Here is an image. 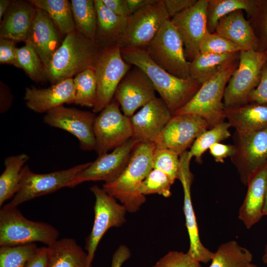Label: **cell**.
Here are the masks:
<instances>
[{
  "mask_svg": "<svg viewBox=\"0 0 267 267\" xmlns=\"http://www.w3.org/2000/svg\"><path fill=\"white\" fill-rule=\"evenodd\" d=\"M121 54L126 62L146 73L173 115L192 98L202 85L191 78L183 79L170 74L156 64L144 49L121 48Z\"/></svg>",
  "mask_w": 267,
  "mask_h": 267,
  "instance_id": "cell-1",
  "label": "cell"
},
{
  "mask_svg": "<svg viewBox=\"0 0 267 267\" xmlns=\"http://www.w3.org/2000/svg\"><path fill=\"white\" fill-rule=\"evenodd\" d=\"M155 148L154 143H137L121 175L115 180L103 185V189L118 200L127 212H137L146 201L145 196L140 192V187L153 169L152 156Z\"/></svg>",
  "mask_w": 267,
  "mask_h": 267,
  "instance_id": "cell-2",
  "label": "cell"
},
{
  "mask_svg": "<svg viewBox=\"0 0 267 267\" xmlns=\"http://www.w3.org/2000/svg\"><path fill=\"white\" fill-rule=\"evenodd\" d=\"M102 50L96 42L76 30L68 34L45 70L46 80L54 85L88 69H94Z\"/></svg>",
  "mask_w": 267,
  "mask_h": 267,
  "instance_id": "cell-3",
  "label": "cell"
},
{
  "mask_svg": "<svg viewBox=\"0 0 267 267\" xmlns=\"http://www.w3.org/2000/svg\"><path fill=\"white\" fill-rule=\"evenodd\" d=\"M236 60L202 84L192 98L174 115L190 114L203 118L209 129L224 121L223 102L224 90L232 74L237 67Z\"/></svg>",
  "mask_w": 267,
  "mask_h": 267,
  "instance_id": "cell-4",
  "label": "cell"
},
{
  "mask_svg": "<svg viewBox=\"0 0 267 267\" xmlns=\"http://www.w3.org/2000/svg\"><path fill=\"white\" fill-rule=\"evenodd\" d=\"M59 232L51 225L25 218L7 204L0 210V247L21 245L35 242L48 246L58 240Z\"/></svg>",
  "mask_w": 267,
  "mask_h": 267,
  "instance_id": "cell-5",
  "label": "cell"
},
{
  "mask_svg": "<svg viewBox=\"0 0 267 267\" xmlns=\"http://www.w3.org/2000/svg\"><path fill=\"white\" fill-rule=\"evenodd\" d=\"M267 62L266 52L259 50L240 51L239 63L224 90V108L248 103L250 93L258 86L262 70Z\"/></svg>",
  "mask_w": 267,
  "mask_h": 267,
  "instance_id": "cell-6",
  "label": "cell"
},
{
  "mask_svg": "<svg viewBox=\"0 0 267 267\" xmlns=\"http://www.w3.org/2000/svg\"><path fill=\"white\" fill-rule=\"evenodd\" d=\"M144 49L156 64L170 74L183 79L190 78L183 43L171 19L165 22Z\"/></svg>",
  "mask_w": 267,
  "mask_h": 267,
  "instance_id": "cell-7",
  "label": "cell"
},
{
  "mask_svg": "<svg viewBox=\"0 0 267 267\" xmlns=\"http://www.w3.org/2000/svg\"><path fill=\"white\" fill-rule=\"evenodd\" d=\"M91 162L76 165L70 168L46 174H37L28 166L21 171L18 191L7 204L12 207L36 197L49 194L63 188L69 187L70 183Z\"/></svg>",
  "mask_w": 267,
  "mask_h": 267,
  "instance_id": "cell-8",
  "label": "cell"
},
{
  "mask_svg": "<svg viewBox=\"0 0 267 267\" xmlns=\"http://www.w3.org/2000/svg\"><path fill=\"white\" fill-rule=\"evenodd\" d=\"M132 66L123 59L119 44L102 50L94 67L97 93L93 112H100L112 101L118 86Z\"/></svg>",
  "mask_w": 267,
  "mask_h": 267,
  "instance_id": "cell-9",
  "label": "cell"
},
{
  "mask_svg": "<svg viewBox=\"0 0 267 267\" xmlns=\"http://www.w3.org/2000/svg\"><path fill=\"white\" fill-rule=\"evenodd\" d=\"M169 19L162 0H156L137 11L128 17L127 28L119 43L121 48L144 49Z\"/></svg>",
  "mask_w": 267,
  "mask_h": 267,
  "instance_id": "cell-10",
  "label": "cell"
},
{
  "mask_svg": "<svg viewBox=\"0 0 267 267\" xmlns=\"http://www.w3.org/2000/svg\"><path fill=\"white\" fill-rule=\"evenodd\" d=\"M93 130L98 155L121 146L133 136L130 118L121 112L114 99L96 116Z\"/></svg>",
  "mask_w": 267,
  "mask_h": 267,
  "instance_id": "cell-11",
  "label": "cell"
},
{
  "mask_svg": "<svg viewBox=\"0 0 267 267\" xmlns=\"http://www.w3.org/2000/svg\"><path fill=\"white\" fill-rule=\"evenodd\" d=\"M89 189L95 198L94 219L91 231L86 239L85 248L91 267L95 251L102 237L110 228L120 226L126 222L127 210L102 188L94 185Z\"/></svg>",
  "mask_w": 267,
  "mask_h": 267,
  "instance_id": "cell-12",
  "label": "cell"
},
{
  "mask_svg": "<svg viewBox=\"0 0 267 267\" xmlns=\"http://www.w3.org/2000/svg\"><path fill=\"white\" fill-rule=\"evenodd\" d=\"M230 157L241 181L247 185L253 173L267 161V128L244 134L234 133Z\"/></svg>",
  "mask_w": 267,
  "mask_h": 267,
  "instance_id": "cell-13",
  "label": "cell"
},
{
  "mask_svg": "<svg viewBox=\"0 0 267 267\" xmlns=\"http://www.w3.org/2000/svg\"><path fill=\"white\" fill-rule=\"evenodd\" d=\"M96 117L94 112L62 105L46 112L43 120L48 126L66 131L75 136L81 149L91 151L95 150L93 125Z\"/></svg>",
  "mask_w": 267,
  "mask_h": 267,
  "instance_id": "cell-14",
  "label": "cell"
},
{
  "mask_svg": "<svg viewBox=\"0 0 267 267\" xmlns=\"http://www.w3.org/2000/svg\"><path fill=\"white\" fill-rule=\"evenodd\" d=\"M208 129L207 122L198 116L174 115L155 141V147L169 149L180 155Z\"/></svg>",
  "mask_w": 267,
  "mask_h": 267,
  "instance_id": "cell-15",
  "label": "cell"
},
{
  "mask_svg": "<svg viewBox=\"0 0 267 267\" xmlns=\"http://www.w3.org/2000/svg\"><path fill=\"white\" fill-rule=\"evenodd\" d=\"M138 143L132 137L111 152L98 155L96 160L74 178L69 187L74 188L86 181H103L108 183L115 180L126 168Z\"/></svg>",
  "mask_w": 267,
  "mask_h": 267,
  "instance_id": "cell-16",
  "label": "cell"
},
{
  "mask_svg": "<svg viewBox=\"0 0 267 267\" xmlns=\"http://www.w3.org/2000/svg\"><path fill=\"white\" fill-rule=\"evenodd\" d=\"M191 159L188 151L179 155L178 177L183 188V212L189 238V247L187 253L192 260L206 264L211 261L214 252L206 248L200 239L198 224L191 201V186L193 180V175L190 169Z\"/></svg>",
  "mask_w": 267,
  "mask_h": 267,
  "instance_id": "cell-17",
  "label": "cell"
},
{
  "mask_svg": "<svg viewBox=\"0 0 267 267\" xmlns=\"http://www.w3.org/2000/svg\"><path fill=\"white\" fill-rule=\"evenodd\" d=\"M208 0H198L192 7L171 19L183 44L186 58L191 62L200 52L201 43L209 32L207 10Z\"/></svg>",
  "mask_w": 267,
  "mask_h": 267,
  "instance_id": "cell-18",
  "label": "cell"
},
{
  "mask_svg": "<svg viewBox=\"0 0 267 267\" xmlns=\"http://www.w3.org/2000/svg\"><path fill=\"white\" fill-rule=\"evenodd\" d=\"M155 92L146 73L140 68L133 66L118 86L114 99L121 106L123 113L131 118L137 109L156 97Z\"/></svg>",
  "mask_w": 267,
  "mask_h": 267,
  "instance_id": "cell-19",
  "label": "cell"
},
{
  "mask_svg": "<svg viewBox=\"0 0 267 267\" xmlns=\"http://www.w3.org/2000/svg\"><path fill=\"white\" fill-rule=\"evenodd\" d=\"M172 116L164 100L155 97L130 118L133 137L138 142L154 143Z\"/></svg>",
  "mask_w": 267,
  "mask_h": 267,
  "instance_id": "cell-20",
  "label": "cell"
},
{
  "mask_svg": "<svg viewBox=\"0 0 267 267\" xmlns=\"http://www.w3.org/2000/svg\"><path fill=\"white\" fill-rule=\"evenodd\" d=\"M62 34L44 10L37 8L36 16L25 44L36 51L46 69L51 58L61 45Z\"/></svg>",
  "mask_w": 267,
  "mask_h": 267,
  "instance_id": "cell-21",
  "label": "cell"
},
{
  "mask_svg": "<svg viewBox=\"0 0 267 267\" xmlns=\"http://www.w3.org/2000/svg\"><path fill=\"white\" fill-rule=\"evenodd\" d=\"M75 98L73 78L65 79L47 88H26L24 96L26 106L39 113H46L65 103H74Z\"/></svg>",
  "mask_w": 267,
  "mask_h": 267,
  "instance_id": "cell-22",
  "label": "cell"
},
{
  "mask_svg": "<svg viewBox=\"0 0 267 267\" xmlns=\"http://www.w3.org/2000/svg\"><path fill=\"white\" fill-rule=\"evenodd\" d=\"M247 191L240 207L238 218L247 229L264 216L263 211L267 187V161L251 176Z\"/></svg>",
  "mask_w": 267,
  "mask_h": 267,
  "instance_id": "cell-23",
  "label": "cell"
},
{
  "mask_svg": "<svg viewBox=\"0 0 267 267\" xmlns=\"http://www.w3.org/2000/svg\"><path fill=\"white\" fill-rule=\"evenodd\" d=\"M37 8L29 0H12L0 25V38L26 42Z\"/></svg>",
  "mask_w": 267,
  "mask_h": 267,
  "instance_id": "cell-24",
  "label": "cell"
},
{
  "mask_svg": "<svg viewBox=\"0 0 267 267\" xmlns=\"http://www.w3.org/2000/svg\"><path fill=\"white\" fill-rule=\"evenodd\" d=\"M215 33L229 40L241 51L258 50L259 39L243 10H238L223 17L219 21Z\"/></svg>",
  "mask_w": 267,
  "mask_h": 267,
  "instance_id": "cell-25",
  "label": "cell"
},
{
  "mask_svg": "<svg viewBox=\"0 0 267 267\" xmlns=\"http://www.w3.org/2000/svg\"><path fill=\"white\" fill-rule=\"evenodd\" d=\"M225 119L235 133L244 134L267 128V104L252 103L224 108Z\"/></svg>",
  "mask_w": 267,
  "mask_h": 267,
  "instance_id": "cell-26",
  "label": "cell"
},
{
  "mask_svg": "<svg viewBox=\"0 0 267 267\" xmlns=\"http://www.w3.org/2000/svg\"><path fill=\"white\" fill-rule=\"evenodd\" d=\"M97 14L95 41L102 49L119 44L128 24V17L118 15L101 0H94Z\"/></svg>",
  "mask_w": 267,
  "mask_h": 267,
  "instance_id": "cell-27",
  "label": "cell"
},
{
  "mask_svg": "<svg viewBox=\"0 0 267 267\" xmlns=\"http://www.w3.org/2000/svg\"><path fill=\"white\" fill-rule=\"evenodd\" d=\"M47 247V267H90L87 253L73 238L57 240Z\"/></svg>",
  "mask_w": 267,
  "mask_h": 267,
  "instance_id": "cell-28",
  "label": "cell"
},
{
  "mask_svg": "<svg viewBox=\"0 0 267 267\" xmlns=\"http://www.w3.org/2000/svg\"><path fill=\"white\" fill-rule=\"evenodd\" d=\"M239 52L224 54L199 52L189 62L190 77L202 85L223 68L236 61L237 57H239Z\"/></svg>",
  "mask_w": 267,
  "mask_h": 267,
  "instance_id": "cell-29",
  "label": "cell"
},
{
  "mask_svg": "<svg viewBox=\"0 0 267 267\" xmlns=\"http://www.w3.org/2000/svg\"><path fill=\"white\" fill-rule=\"evenodd\" d=\"M260 2L254 0H208L207 10L208 32L215 33L219 20L236 10H245L249 17L254 16Z\"/></svg>",
  "mask_w": 267,
  "mask_h": 267,
  "instance_id": "cell-30",
  "label": "cell"
},
{
  "mask_svg": "<svg viewBox=\"0 0 267 267\" xmlns=\"http://www.w3.org/2000/svg\"><path fill=\"white\" fill-rule=\"evenodd\" d=\"M29 159V156L25 153L8 156L5 159V169L0 176V207L18 191L23 166Z\"/></svg>",
  "mask_w": 267,
  "mask_h": 267,
  "instance_id": "cell-31",
  "label": "cell"
},
{
  "mask_svg": "<svg viewBox=\"0 0 267 267\" xmlns=\"http://www.w3.org/2000/svg\"><path fill=\"white\" fill-rule=\"evenodd\" d=\"M37 8L46 12L62 35L76 30L71 3L67 0H30Z\"/></svg>",
  "mask_w": 267,
  "mask_h": 267,
  "instance_id": "cell-32",
  "label": "cell"
},
{
  "mask_svg": "<svg viewBox=\"0 0 267 267\" xmlns=\"http://www.w3.org/2000/svg\"><path fill=\"white\" fill-rule=\"evenodd\" d=\"M252 260L253 255L248 249L232 240L219 246L209 267H248Z\"/></svg>",
  "mask_w": 267,
  "mask_h": 267,
  "instance_id": "cell-33",
  "label": "cell"
},
{
  "mask_svg": "<svg viewBox=\"0 0 267 267\" xmlns=\"http://www.w3.org/2000/svg\"><path fill=\"white\" fill-rule=\"evenodd\" d=\"M70 3L76 30L96 42L97 14L94 0H71Z\"/></svg>",
  "mask_w": 267,
  "mask_h": 267,
  "instance_id": "cell-34",
  "label": "cell"
},
{
  "mask_svg": "<svg viewBox=\"0 0 267 267\" xmlns=\"http://www.w3.org/2000/svg\"><path fill=\"white\" fill-rule=\"evenodd\" d=\"M230 127L228 122L224 121L203 133L190 148V156L192 158L194 157L197 162L201 163L203 154L211 146L230 137Z\"/></svg>",
  "mask_w": 267,
  "mask_h": 267,
  "instance_id": "cell-35",
  "label": "cell"
},
{
  "mask_svg": "<svg viewBox=\"0 0 267 267\" xmlns=\"http://www.w3.org/2000/svg\"><path fill=\"white\" fill-rule=\"evenodd\" d=\"M75 87L74 103L92 108L96 99L97 84L94 69H88L73 78Z\"/></svg>",
  "mask_w": 267,
  "mask_h": 267,
  "instance_id": "cell-36",
  "label": "cell"
},
{
  "mask_svg": "<svg viewBox=\"0 0 267 267\" xmlns=\"http://www.w3.org/2000/svg\"><path fill=\"white\" fill-rule=\"evenodd\" d=\"M39 248L35 243L0 246V267H25Z\"/></svg>",
  "mask_w": 267,
  "mask_h": 267,
  "instance_id": "cell-37",
  "label": "cell"
},
{
  "mask_svg": "<svg viewBox=\"0 0 267 267\" xmlns=\"http://www.w3.org/2000/svg\"><path fill=\"white\" fill-rule=\"evenodd\" d=\"M17 59L19 68L23 69L34 82L46 80L45 69L39 56L28 44L17 48Z\"/></svg>",
  "mask_w": 267,
  "mask_h": 267,
  "instance_id": "cell-38",
  "label": "cell"
},
{
  "mask_svg": "<svg viewBox=\"0 0 267 267\" xmlns=\"http://www.w3.org/2000/svg\"><path fill=\"white\" fill-rule=\"evenodd\" d=\"M174 182L166 173L153 169L142 181L140 192L144 196L158 194L166 198L169 197L172 194L171 187Z\"/></svg>",
  "mask_w": 267,
  "mask_h": 267,
  "instance_id": "cell-39",
  "label": "cell"
},
{
  "mask_svg": "<svg viewBox=\"0 0 267 267\" xmlns=\"http://www.w3.org/2000/svg\"><path fill=\"white\" fill-rule=\"evenodd\" d=\"M152 166L153 169L167 174L175 181L178 177L179 155L169 149L155 147L152 156Z\"/></svg>",
  "mask_w": 267,
  "mask_h": 267,
  "instance_id": "cell-40",
  "label": "cell"
},
{
  "mask_svg": "<svg viewBox=\"0 0 267 267\" xmlns=\"http://www.w3.org/2000/svg\"><path fill=\"white\" fill-rule=\"evenodd\" d=\"M240 51L236 44L216 33L208 32L200 46V52L202 53H236Z\"/></svg>",
  "mask_w": 267,
  "mask_h": 267,
  "instance_id": "cell-41",
  "label": "cell"
},
{
  "mask_svg": "<svg viewBox=\"0 0 267 267\" xmlns=\"http://www.w3.org/2000/svg\"><path fill=\"white\" fill-rule=\"evenodd\" d=\"M153 267H202L200 263L192 260L182 252L170 251L161 258Z\"/></svg>",
  "mask_w": 267,
  "mask_h": 267,
  "instance_id": "cell-42",
  "label": "cell"
},
{
  "mask_svg": "<svg viewBox=\"0 0 267 267\" xmlns=\"http://www.w3.org/2000/svg\"><path fill=\"white\" fill-rule=\"evenodd\" d=\"M15 42L0 38V63L12 65L19 68L17 59V48Z\"/></svg>",
  "mask_w": 267,
  "mask_h": 267,
  "instance_id": "cell-43",
  "label": "cell"
},
{
  "mask_svg": "<svg viewBox=\"0 0 267 267\" xmlns=\"http://www.w3.org/2000/svg\"><path fill=\"white\" fill-rule=\"evenodd\" d=\"M248 102L267 104V62L262 70L258 86L249 95Z\"/></svg>",
  "mask_w": 267,
  "mask_h": 267,
  "instance_id": "cell-44",
  "label": "cell"
},
{
  "mask_svg": "<svg viewBox=\"0 0 267 267\" xmlns=\"http://www.w3.org/2000/svg\"><path fill=\"white\" fill-rule=\"evenodd\" d=\"M170 19L193 6L198 0H162Z\"/></svg>",
  "mask_w": 267,
  "mask_h": 267,
  "instance_id": "cell-45",
  "label": "cell"
},
{
  "mask_svg": "<svg viewBox=\"0 0 267 267\" xmlns=\"http://www.w3.org/2000/svg\"><path fill=\"white\" fill-rule=\"evenodd\" d=\"M210 154L218 163H223L224 159L231 157L234 154L235 148L233 145L216 143L210 147Z\"/></svg>",
  "mask_w": 267,
  "mask_h": 267,
  "instance_id": "cell-46",
  "label": "cell"
},
{
  "mask_svg": "<svg viewBox=\"0 0 267 267\" xmlns=\"http://www.w3.org/2000/svg\"><path fill=\"white\" fill-rule=\"evenodd\" d=\"M103 4L116 14L128 17L130 16L127 0H101Z\"/></svg>",
  "mask_w": 267,
  "mask_h": 267,
  "instance_id": "cell-47",
  "label": "cell"
},
{
  "mask_svg": "<svg viewBox=\"0 0 267 267\" xmlns=\"http://www.w3.org/2000/svg\"><path fill=\"white\" fill-rule=\"evenodd\" d=\"M130 256L129 248L124 245H120L113 255L111 267H121Z\"/></svg>",
  "mask_w": 267,
  "mask_h": 267,
  "instance_id": "cell-48",
  "label": "cell"
},
{
  "mask_svg": "<svg viewBox=\"0 0 267 267\" xmlns=\"http://www.w3.org/2000/svg\"><path fill=\"white\" fill-rule=\"evenodd\" d=\"M47 247H43L39 248L36 255L25 267H47Z\"/></svg>",
  "mask_w": 267,
  "mask_h": 267,
  "instance_id": "cell-49",
  "label": "cell"
},
{
  "mask_svg": "<svg viewBox=\"0 0 267 267\" xmlns=\"http://www.w3.org/2000/svg\"><path fill=\"white\" fill-rule=\"evenodd\" d=\"M12 95L7 86L0 82V113L6 111L12 102Z\"/></svg>",
  "mask_w": 267,
  "mask_h": 267,
  "instance_id": "cell-50",
  "label": "cell"
},
{
  "mask_svg": "<svg viewBox=\"0 0 267 267\" xmlns=\"http://www.w3.org/2000/svg\"><path fill=\"white\" fill-rule=\"evenodd\" d=\"M156 1V0H127L130 15Z\"/></svg>",
  "mask_w": 267,
  "mask_h": 267,
  "instance_id": "cell-51",
  "label": "cell"
},
{
  "mask_svg": "<svg viewBox=\"0 0 267 267\" xmlns=\"http://www.w3.org/2000/svg\"><path fill=\"white\" fill-rule=\"evenodd\" d=\"M261 19V33L263 43L267 44V1H265Z\"/></svg>",
  "mask_w": 267,
  "mask_h": 267,
  "instance_id": "cell-52",
  "label": "cell"
},
{
  "mask_svg": "<svg viewBox=\"0 0 267 267\" xmlns=\"http://www.w3.org/2000/svg\"><path fill=\"white\" fill-rule=\"evenodd\" d=\"M11 2L9 0H0V20L3 18L4 15L8 10Z\"/></svg>",
  "mask_w": 267,
  "mask_h": 267,
  "instance_id": "cell-53",
  "label": "cell"
},
{
  "mask_svg": "<svg viewBox=\"0 0 267 267\" xmlns=\"http://www.w3.org/2000/svg\"><path fill=\"white\" fill-rule=\"evenodd\" d=\"M263 213L264 216H267V190H266V193Z\"/></svg>",
  "mask_w": 267,
  "mask_h": 267,
  "instance_id": "cell-54",
  "label": "cell"
},
{
  "mask_svg": "<svg viewBox=\"0 0 267 267\" xmlns=\"http://www.w3.org/2000/svg\"><path fill=\"white\" fill-rule=\"evenodd\" d=\"M262 261L264 264L267 265V243L265 247L264 254L262 256Z\"/></svg>",
  "mask_w": 267,
  "mask_h": 267,
  "instance_id": "cell-55",
  "label": "cell"
},
{
  "mask_svg": "<svg viewBox=\"0 0 267 267\" xmlns=\"http://www.w3.org/2000/svg\"><path fill=\"white\" fill-rule=\"evenodd\" d=\"M248 267H258L257 265H256L255 264H252V263H251Z\"/></svg>",
  "mask_w": 267,
  "mask_h": 267,
  "instance_id": "cell-56",
  "label": "cell"
},
{
  "mask_svg": "<svg viewBox=\"0 0 267 267\" xmlns=\"http://www.w3.org/2000/svg\"><path fill=\"white\" fill-rule=\"evenodd\" d=\"M266 52L267 55V51H265Z\"/></svg>",
  "mask_w": 267,
  "mask_h": 267,
  "instance_id": "cell-57",
  "label": "cell"
}]
</instances>
